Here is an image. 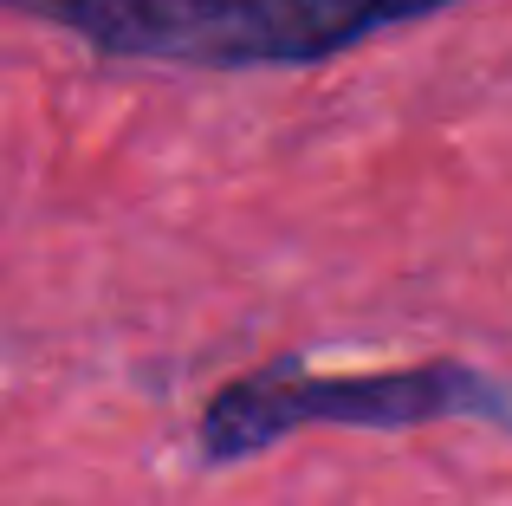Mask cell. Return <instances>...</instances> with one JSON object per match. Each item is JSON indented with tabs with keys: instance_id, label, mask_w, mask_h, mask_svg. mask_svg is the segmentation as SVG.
<instances>
[{
	"instance_id": "1",
	"label": "cell",
	"mask_w": 512,
	"mask_h": 506,
	"mask_svg": "<svg viewBox=\"0 0 512 506\" xmlns=\"http://www.w3.org/2000/svg\"><path fill=\"white\" fill-rule=\"evenodd\" d=\"M461 0H0V13L59 26L98 59L260 72L325 65L376 33L435 20Z\"/></svg>"
},
{
	"instance_id": "2",
	"label": "cell",
	"mask_w": 512,
	"mask_h": 506,
	"mask_svg": "<svg viewBox=\"0 0 512 506\" xmlns=\"http://www.w3.org/2000/svg\"><path fill=\"white\" fill-rule=\"evenodd\" d=\"M428 422H493L512 435V383L461 357H422L396 370H305L299 351L221 383L201 409V461L227 468L299 429H428Z\"/></svg>"
}]
</instances>
